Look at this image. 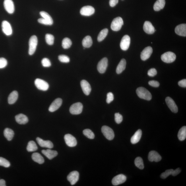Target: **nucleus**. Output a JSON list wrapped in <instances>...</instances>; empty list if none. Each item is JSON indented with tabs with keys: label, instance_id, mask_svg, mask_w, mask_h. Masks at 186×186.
<instances>
[{
	"label": "nucleus",
	"instance_id": "79ce46f5",
	"mask_svg": "<svg viewBox=\"0 0 186 186\" xmlns=\"http://www.w3.org/2000/svg\"><path fill=\"white\" fill-rule=\"evenodd\" d=\"M173 171V169H167L165 172L161 174L160 175L161 177L163 179H166L169 176L172 175Z\"/></svg>",
	"mask_w": 186,
	"mask_h": 186
},
{
	"label": "nucleus",
	"instance_id": "f3484780",
	"mask_svg": "<svg viewBox=\"0 0 186 186\" xmlns=\"http://www.w3.org/2000/svg\"><path fill=\"white\" fill-rule=\"evenodd\" d=\"M63 101L61 99L58 98L56 99L51 103L49 108V110L50 112H53L57 110L61 106Z\"/></svg>",
	"mask_w": 186,
	"mask_h": 186
},
{
	"label": "nucleus",
	"instance_id": "ea45409f",
	"mask_svg": "<svg viewBox=\"0 0 186 186\" xmlns=\"http://www.w3.org/2000/svg\"><path fill=\"white\" fill-rule=\"evenodd\" d=\"M83 133L85 136L90 139H94V134L92 130L89 129H86L84 130Z\"/></svg>",
	"mask_w": 186,
	"mask_h": 186
},
{
	"label": "nucleus",
	"instance_id": "aec40b11",
	"mask_svg": "<svg viewBox=\"0 0 186 186\" xmlns=\"http://www.w3.org/2000/svg\"><path fill=\"white\" fill-rule=\"evenodd\" d=\"M162 157L156 151H152L149 153L148 155V159L151 162L154 161L158 162L161 160Z\"/></svg>",
	"mask_w": 186,
	"mask_h": 186
},
{
	"label": "nucleus",
	"instance_id": "864d4df0",
	"mask_svg": "<svg viewBox=\"0 0 186 186\" xmlns=\"http://www.w3.org/2000/svg\"><path fill=\"white\" fill-rule=\"evenodd\" d=\"M119 0H110L109 5L111 7H114L118 3Z\"/></svg>",
	"mask_w": 186,
	"mask_h": 186
},
{
	"label": "nucleus",
	"instance_id": "9d476101",
	"mask_svg": "<svg viewBox=\"0 0 186 186\" xmlns=\"http://www.w3.org/2000/svg\"><path fill=\"white\" fill-rule=\"evenodd\" d=\"M79 173L77 171H73L68 175L67 180L72 185H74L77 182L79 179Z\"/></svg>",
	"mask_w": 186,
	"mask_h": 186
},
{
	"label": "nucleus",
	"instance_id": "a211bd4d",
	"mask_svg": "<svg viewBox=\"0 0 186 186\" xmlns=\"http://www.w3.org/2000/svg\"><path fill=\"white\" fill-rule=\"evenodd\" d=\"M4 5L6 11L10 14H13L14 11V6L12 0H4Z\"/></svg>",
	"mask_w": 186,
	"mask_h": 186
},
{
	"label": "nucleus",
	"instance_id": "72a5a7b5",
	"mask_svg": "<svg viewBox=\"0 0 186 186\" xmlns=\"http://www.w3.org/2000/svg\"><path fill=\"white\" fill-rule=\"evenodd\" d=\"M38 149V147L34 141H31L28 142L27 150L28 152H34Z\"/></svg>",
	"mask_w": 186,
	"mask_h": 186
},
{
	"label": "nucleus",
	"instance_id": "cd10ccee",
	"mask_svg": "<svg viewBox=\"0 0 186 186\" xmlns=\"http://www.w3.org/2000/svg\"><path fill=\"white\" fill-rule=\"evenodd\" d=\"M165 4V0H157L154 6V10L156 11H160L164 8Z\"/></svg>",
	"mask_w": 186,
	"mask_h": 186
},
{
	"label": "nucleus",
	"instance_id": "393cba45",
	"mask_svg": "<svg viewBox=\"0 0 186 186\" xmlns=\"http://www.w3.org/2000/svg\"><path fill=\"white\" fill-rule=\"evenodd\" d=\"M15 119L16 122L20 125H25L28 121V117L23 114H19L16 115L15 116Z\"/></svg>",
	"mask_w": 186,
	"mask_h": 186
},
{
	"label": "nucleus",
	"instance_id": "a19ab883",
	"mask_svg": "<svg viewBox=\"0 0 186 186\" xmlns=\"http://www.w3.org/2000/svg\"><path fill=\"white\" fill-rule=\"evenodd\" d=\"M10 163L6 159L0 157V166H3L5 167H8L10 166Z\"/></svg>",
	"mask_w": 186,
	"mask_h": 186
},
{
	"label": "nucleus",
	"instance_id": "37998d69",
	"mask_svg": "<svg viewBox=\"0 0 186 186\" xmlns=\"http://www.w3.org/2000/svg\"><path fill=\"white\" fill-rule=\"evenodd\" d=\"M58 59L60 61L63 63H68L70 61L69 58L65 55H59Z\"/></svg>",
	"mask_w": 186,
	"mask_h": 186
},
{
	"label": "nucleus",
	"instance_id": "58836bf2",
	"mask_svg": "<svg viewBox=\"0 0 186 186\" xmlns=\"http://www.w3.org/2000/svg\"><path fill=\"white\" fill-rule=\"evenodd\" d=\"M45 41L48 44L52 45L54 41V37L53 35L50 34H47L45 36Z\"/></svg>",
	"mask_w": 186,
	"mask_h": 186
},
{
	"label": "nucleus",
	"instance_id": "4be33fe9",
	"mask_svg": "<svg viewBox=\"0 0 186 186\" xmlns=\"http://www.w3.org/2000/svg\"><path fill=\"white\" fill-rule=\"evenodd\" d=\"M176 34L179 36H186V24H181L177 26L175 28Z\"/></svg>",
	"mask_w": 186,
	"mask_h": 186
},
{
	"label": "nucleus",
	"instance_id": "f257e3e1",
	"mask_svg": "<svg viewBox=\"0 0 186 186\" xmlns=\"http://www.w3.org/2000/svg\"><path fill=\"white\" fill-rule=\"evenodd\" d=\"M136 93L140 98L149 101L151 99L152 95L146 89L142 87L138 88L136 90Z\"/></svg>",
	"mask_w": 186,
	"mask_h": 186
},
{
	"label": "nucleus",
	"instance_id": "412c9836",
	"mask_svg": "<svg viewBox=\"0 0 186 186\" xmlns=\"http://www.w3.org/2000/svg\"><path fill=\"white\" fill-rule=\"evenodd\" d=\"M80 84L83 92L84 94L88 96L90 94L92 90L90 85L88 81L84 80L81 81Z\"/></svg>",
	"mask_w": 186,
	"mask_h": 186
},
{
	"label": "nucleus",
	"instance_id": "9b49d317",
	"mask_svg": "<svg viewBox=\"0 0 186 186\" xmlns=\"http://www.w3.org/2000/svg\"><path fill=\"white\" fill-rule=\"evenodd\" d=\"M2 29L3 32L7 36H10L12 33V28L11 25L7 21H3L2 23Z\"/></svg>",
	"mask_w": 186,
	"mask_h": 186
},
{
	"label": "nucleus",
	"instance_id": "39448f33",
	"mask_svg": "<svg viewBox=\"0 0 186 186\" xmlns=\"http://www.w3.org/2000/svg\"><path fill=\"white\" fill-rule=\"evenodd\" d=\"M101 131L105 138L109 140H112L115 137L113 131L110 128L107 126H103Z\"/></svg>",
	"mask_w": 186,
	"mask_h": 186
},
{
	"label": "nucleus",
	"instance_id": "a18cd8bd",
	"mask_svg": "<svg viewBox=\"0 0 186 186\" xmlns=\"http://www.w3.org/2000/svg\"><path fill=\"white\" fill-rule=\"evenodd\" d=\"M115 120L117 124L120 123L123 120V117L121 114L119 113L115 114Z\"/></svg>",
	"mask_w": 186,
	"mask_h": 186
},
{
	"label": "nucleus",
	"instance_id": "0eeeda50",
	"mask_svg": "<svg viewBox=\"0 0 186 186\" xmlns=\"http://www.w3.org/2000/svg\"><path fill=\"white\" fill-rule=\"evenodd\" d=\"M35 84L36 87L41 90L47 91L49 88L48 84L45 81L40 79H36L35 80Z\"/></svg>",
	"mask_w": 186,
	"mask_h": 186
},
{
	"label": "nucleus",
	"instance_id": "423d86ee",
	"mask_svg": "<svg viewBox=\"0 0 186 186\" xmlns=\"http://www.w3.org/2000/svg\"><path fill=\"white\" fill-rule=\"evenodd\" d=\"M83 105L81 103L77 102L74 103L70 108V113L72 115H79L82 112Z\"/></svg>",
	"mask_w": 186,
	"mask_h": 186
},
{
	"label": "nucleus",
	"instance_id": "7ed1b4c3",
	"mask_svg": "<svg viewBox=\"0 0 186 186\" xmlns=\"http://www.w3.org/2000/svg\"><path fill=\"white\" fill-rule=\"evenodd\" d=\"M176 58V56L174 53L172 52H167L163 53L161 56V60L163 62L167 63H170L174 61Z\"/></svg>",
	"mask_w": 186,
	"mask_h": 186
},
{
	"label": "nucleus",
	"instance_id": "b1692460",
	"mask_svg": "<svg viewBox=\"0 0 186 186\" xmlns=\"http://www.w3.org/2000/svg\"><path fill=\"white\" fill-rule=\"evenodd\" d=\"M42 153L46 156L49 160H51L55 157L57 156L58 155V152L57 151L52 150L50 149L43 150L41 151Z\"/></svg>",
	"mask_w": 186,
	"mask_h": 186
},
{
	"label": "nucleus",
	"instance_id": "5701e85b",
	"mask_svg": "<svg viewBox=\"0 0 186 186\" xmlns=\"http://www.w3.org/2000/svg\"><path fill=\"white\" fill-rule=\"evenodd\" d=\"M143 29L144 32L148 34H153L155 31L154 27L151 22L149 21L145 22Z\"/></svg>",
	"mask_w": 186,
	"mask_h": 186
},
{
	"label": "nucleus",
	"instance_id": "473e14b6",
	"mask_svg": "<svg viewBox=\"0 0 186 186\" xmlns=\"http://www.w3.org/2000/svg\"><path fill=\"white\" fill-rule=\"evenodd\" d=\"M178 138L181 141L185 140L186 138V127L183 126L182 127L178 133Z\"/></svg>",
	"mask_w": 186,
	"mask_h": 186
},
{
	"label": "nucleus",
	"instance_id": "a878e982",
	"mask_svg": "<svg viewBox=\"0 0 186 186\" xmlns=\"http://www.w3.org/2000/svg\"><path fill=\"white\" fill-rule=\"evenodd\" d=\"M142 135V131L140 129L138 130L131 138V143L133 144L137 143L140 141Z\"/></svg>",
	"mask_w": 186,
	"mask_h": 186
},
{
	"label": "nucleus",
	"instance_id": "603ef678",
	"mask_svg": "<svg viewBox=\"0 0 186 186\" xmlns=\"http://www.w3.org/2000/svg\"><path fill=\"white\" fill-rule=\"evenodd\" d=\"M178 84L180 86L182 87L185 88L186 87V80L184 79L178 82Z\"/></svg>",
	"mask_w": 186,
	"mask_h": 186
},
{
	"label": "nucleus",
	"instance_id": "e433bc0d",
	"mask_svg": "<svg viewBox=\"0 0 186 186\" xmlns=\"http://www.w3.org/2000/svg\"><path fill=\"white\" fill-rule=\"evenodd\" d=\"M72 43L70 39L68 38L63 39L62 41V45L64 49L69 48L71 46Z\"/></svg>",
	"mask_w": 186,
	"mask_h": 186
},
{
	"label": "nucleus",
	"instance_id": "2f4dec72",
	"mask_svg": "<svg viewBox=\"0 0 186 186\" xmlns=\"http://www.w3.org/2000/svg\"><path fill=\"white\" fill-rule=\"evenodd\" d=\"M4 135L8 141H11L14 137V132L9 128H6L4 131Z\"/></svg>",
	"mask_w": 186,
	"mask_h": 186
},
{
	"label": "nucleus",
	"instance_id": "2eb2a0df",
	"mask_svg": "<svg viewBox=\"0 0 186 186\" xmlns=\"http://www.w3.org/2000/svg\"><path fill=\"white\" fill-rule=\"evenodd\" d=\"M127 180V177L125 175L120 174L116 176L112 179V183L113 185L117 186L125 182Z\"/></svg>",
	"mask_w": 186,
	"mask_h": 186
},
{
	"label": "nucleus",
	"instance_id": "7c9ffc66",
	"mask_svg": "<svg viewBox=\"0 0 186 186\" xmlns=\"http://www.w3.org/2000/svg\"><path fill=\"white\" fill-rule=\"evenodd\" d=\"M92 38L89 36L85 37L82 41L83 46L85 48H89L92 46Z\"/></svg>",
	"mask_w": 186,
	"mask_h": 186
},
{
	"label": "nucleus",
	"instance_id": "20e7f679",
	"mask_svg": "<svg viewBox=\"0 0 186 186\" xmlns=\"http://www.w3.org/2000/svg\"><path fill=\"white\" fill-rule=\"evenodd\" d=\"M123 25V21L120 17L115 18L111 23V28L112 30L114 31H118L120 30Z\"/></svg>",
	"mask_w": 186,
	"mask_h": 186
},
{
	"label": "nucleus",
	"instance_id": "ddd939ff",
	"mask_svg": "<svg viewBox=\"0 0 186 186\" xmlns=\"http://www.w3.org/2000/svg\"><path fill=\"white\" fill-rule=\"evenodd\" d=\"M95 12L94 8L90 6H85L80 10V13L82 15L90 16L94 14Z\"/></svg>",
	"mask_w": 186,
	"mask_h": 186
},
{
	"label": "nucleus",
	"instance_id": "09e8293b",
	"mask_svg": "<svg viewBox=\"0 0 186 186\" xmlns=\"http://www.w3.org/2000/svg\"><path fill=\"white\" fill-rule=\"evenodd\" d=\"M156 70L155 68H151L149 70L148 74L150 76H154L157 74Z\"/></svg>",
	"mask_w": 186,
	"mask_h": 186
},
{
	"label": "nucleus",
	"instance_id": "3c124183",
	"mask_svg": "<svg viewBox=\"0 0 186 186\" xmlns=\"http://www.w3.org/2000/svg\"><path fill=\"white\" fill-rule=\"evenodd\" d=\"M38 21L39 23L46 25H50L49 24V23L47 22L46 20H45V19H44L43 18L39 19Z\"/></svg>",
	"mask_w": 186,
	"mask_h": 186
},
{
	"label": "nucleus",
	"instance_id": "1a4fd4ad",
	"mask_svg": "<svg viewBox=\"0 0 186 186\" xmlns=\"http://www.w3.org/2000/svg\"><path fill=\"white\" fill-rule=\"evenodd\" d=\"M64 139L66 144L69 147L75 146L77 145V141L75 137L69 134H66Z\"/></svg>",
	"mask_w": 186,
	"mask_h": 186
},
{
	"label": "nucleus",
	"instance_id": "f03ea898",
	"mask_svg": "<svg viewBox=\"0 0 186 186\" xmlns=\"http://www.w3.org/2000/svg\"><path fill=\"white\" fill-rule=\"evenodd\" d=\"M29 54L30 55L34 54L36 51L38 39L36 36L33 35L30 37L29 40Z\"/></svg>",
	"mask_w": 186,
	"mask_h": 186
},
{
	"label": "nucleus",
	"instance_id": "6ab92c4d",
	"mask_svg": "<svg viewBox=\"0 0 186 186\" xmlns=\"http://www.w3.org/2000/svg\"><path fill=\"white\" fill-rule=\"evenodd\" d=\"M36 140L39 146L42 147L51 149L53 148V143L49 140H44L40 138L37 137Z\"/></svg>",
	"mask_w": 186,
	"mask_h": 186
},
{
	"label": "nucleus",
	"instance_id": "f8f14e48",
	"mask_svg": "<svg viewBox=\"0 0 186 186\" xmlns=\"http://www.w3.org/2000/svg\"><path fill=\"white\" fill-rule=\"evenodd\" d=\"M130 44V37L127 35L124 36L122 38L120 43V46L123 50L126 51L129 48Z\"/></svg>",
	"mask_w": 186,
	"mask_h": 186
},
{
	"label": "nucleus",
	"instance_id": "f704fd0d",
	"mask_svg": "<svg viewBox=\"0 0 186 186\" xmlns=\"http://www.w3.org/2000/svg\"><path fill=\"white\" fill-rule=\"evenodd\" d=\"M40 15L42 18L45 20H46L47 22L49 23L50 25H52L53 24V20L52 18L49 14L47 13V12L44 11L41 12H40Z\"/></svg>",
	"mask_w": 186,
	"mask_h": 186
},
{
	"label": "nucleus",
	"instance_id": "c9c22d12",
	"mask_svg": "<svg viewBox=\"0 0 186 186\" xmlns=\"http://www.w3.org/2000/svg\"><path fill=\"white\" fill-rule=\"evenodd\" d=\"M108 32V30L107 28L103 29V30H101L100 32L99 33L98 38H97L99 42H101V41L104 40L107 36Z\"/></svg>",
	"mask_w": 186,
	"mask_h": 186
},
{
	"label": "nucleus",
	"instance_id": "4468645a",
	"mask_svg": "<svg viewBox=\"0 0 186 186\" xmlns=\"http://www.w3.org/2000/svg\"><path fill=\"white\" fill-rule=\"evenodd\" d=\"M153 52L152 48L150 46L145 48L141 53V58L142 61H145L150 57Z\"/></svg>",
	"mask_w": 186,
	"mask_h": 186
},
{
	"label": "nucleus",
	"instance_id": "49530a36",
	"mask_svg": "<svg viewBox=\"0 0 186 186\" xmlns=\"http://www.w3.org/2000/svg\"><path fill=\"white\" fill-rule=\"evenodd\" d=\"M7 65V61L5 58H0V69L5 68Z\"/></svg>",
	"mask_w": 186,
	"mask_h": 186
},
{
	"label": "nucleus",
	"instance_id": "dca6fc26",
	"mask_svg": "<svg viewBox=\"0 0 186 186\" xmlns=\"http://www.w3.org/2000/svg\"><path fill=\"white\" fill-rule=\"evenodd\" d=\"M167 104L170 110L175 113L177 112L178 109L174 101L170 97H167L165 99Z\"/></svg>",
	"mask_w": 186,
	"mask_h": 186
},
{
	"label": "nucleus",
	"instance_id": "bb28decb",
	"mask_svg": "<svg viewBox=\"0 0 186 186\" xmlns=\"http://www.w3.org/2000/svg\"><path fill=\"white\" fill-rule=\"evenodd\" d=\"M18 97V93L16 91H14L10 93L8 99L9 104L12 105L15 103L17 100Z\"/></svg>",
	"mask_w": 186,
	"mask_h": 186
},
{
	"label": "nucleus",
	"instance_id": "c85d7f7f",
	"mask_svg": "<svg viewBox=\"0 0 186 186\" xmlns=\"http://www.w3.org/2000/svg\"><path fill=\"white\" fill-rule=\"evenodd\" d=\"M32 160L39 164H42L44 162L43 157L38 153H34L32 155Z\"/></svg>",
	"mask_w": 186,
	"mask_h": 186
},
{
	"label": "nucleus",
	"instance_id": "de8ad7c7",
	"mask_svg": "<svg viewBox=\"0 0 186 186\" xmlns=\"http://www.w3.org/2000/svg\"><path fill=\"white\" fill-rule=\"evenodd\" d=\"M114 100V96L112 93L110 92L107 94L106 102L107 103H110Z\"/></svg>",
	"mask_w": 186,
	"mask_h": 186
},
{
	"label": "nucleus",
	"instance_id": "c03bdc74",
	"mask_svg": "<svg viewBox=\"0 0 186 186\" xmlns=\"http://www.w3.org/2000/svg\"><path fill=\"white\" fill-rule=\"evenodd\" d=\"M41 63H42L43 67H48L51 66L50 61L47 58H43L41 61Z\"/></svg>",
	"mask_w": 186,
	"mask_h": 186
},
{
	"label": "nucleus",
	"instance_id": "4c0bfd02",
	"mask_svg": "<svg viewBox=\"0 0 186 186\" xmlns=\"http://www.w3.org/2000/svg\"><path fill=\"white\" fill-rule=\"evenodd\" d=\"M134 163H135L136 166L138 168L141 169H144V165L143 161L141 157H137L134 161Z\"/></svg>",
	"mask_w": 186,
	"mask_h": 186
},
{
	"label": "nucleus",
	"instance_id": "5fc2aeb1",
	"mask_svg": "<svg viewBox=\"0 0 186 186\" xmlns=\"http://www.w3.org/2000/svg\"><path fill=\"white\" fill-rule=\"evenodd\" d=\"M181 169L180 168H178L176 169H175V170H173L172 174V175L173 176H176L178 174H179L181 172Z\"/></svg>",
	"mask_w": 186,
	"mask_h": 186
},
{
	"label": "nucleus",
	"instance_id": "8fccbe9b",
	"mask_svg": "<svg viewBox=\"0 0 186 186\" xmlns=\"http://www.w3.org/2000/svg\"><path fill=\"white\" fill-rule=\"evenodd\" d=\"M149 84L150 86H151L154 87H158L160 86L159 83L156 81L151 80L149 82Z\"/></svg>",
	"mask_w": 186,
	"mask_h": 186
},
{
	"label": "nucleus",
	"instance_id": "6e6552de",
	"mask_svg": "<svg viewBox=\"0 0 186 186\" xmlns=\"http://www.w3.org/2000/svg\"><path fill=\"white\" fill-rule=\"evenodd\" d=\"M108 65V60L106 57L103 58L99 62L97 65V69L101 74H103L106 71Z\"/></svg>",
	"mask_w": 186,
	"mask_h": 186
},
{
	"label": "nucleus",
	"instance_id": "c756f323",
	"mask_svg": "<svg viewBox=\"0 0 186 186\" xmlns=\"http://www.w3.org/2000/svg\"><path fill=\"white\" fill-rule=\"evenodd\" d=\"M126 66V61L124 59H121L117 68L116 72L117 74H119L121 73L125 69Z\"/></svg>",
	"mask_w": 186,
	"mask_h": 186
},
{
	"label": "nucleus",
	"instance_id": "6e6d98bb",
	"mask_svg": "<svg viewBox=\"0 0 186 186\" xmlns=\"http://www.w3.org/2000/svg\"><path fill=\"white\" fill-rule=\"evenodd\" d=\"M6 182L3 179H0V186H6Z\"/></svg>",
	"mask_w": 186,
	"mask_h": 186
}]
</instances>
